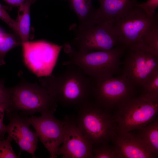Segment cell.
Wrapping results in <instances>:
<instances>
[{"mask_svg":"<svg viewBox=\"0 0 158 158\" xmlns=\"http://www.w3.org/2000/svg\"><path fill=\"white\" fill-rule=\"evenodd\" d=\"M66 68L56 75L39 80L57 103L75 107L91 99L93 80L76 66L66 65Z\"/></svg>","mask_w":158,"mask_h":158,"instance_id":"6da1fadb","label":"cell"},{"mask_svg":"<svg viewBox=\"0 0 158 158\" xmlns=\"http://www.w3.org/2000/svg\"><path fill=\"white\" fill-rule=\"evenodd\" d=\"M126 48L121 44L109 51L82 52L67 43L64 45V50L69 60L63 64L77 66L93 80L108 78L114 77L120 71L121 59Z\"/></svg>","mask_w":158,"mask_h":158,"instance_id":"7a4b0ae2","label":"cell"},{"mask_svg":"<svg viewBox=\"0 0 158 158\" xmlns=\"http://www.w3.org/2000/svg\"><path fill=\"white\" fill-rule=\"evenodd\" d=\"M10 105L6 112L7 115L13 111H19L32 115L54 114L57 103L49 91L37 83H30L22 78L17 85L8 88Z\"/></svg>","mask_w":158,"mask_h":158,"instance_id":"3957f363","label":"cell"},{"mask_svg":"<svg viewBox=\"0 0 158 158\" xmlns=\"http://www.w3.org/2000/svg\"><path fill=\"white\" fill-rule=\"evenodd\" d=\"M78 125L84 135L97 146L107 143L117 134L114 118L107 110L98 105L91 99L76 107Z\"/></svg>","mask_w":158,"mask_h":158,"instance_id":"277c9868","label":"cell"},{"mask_svg":"<svg viewBox=\"0 0 158 158\" xmlns=\"http://www.w3.org/2000/svg\"><path fill=\"white\" fill-rule=\"evenodd\" d=\"M114 118L118 133L129 132L153 121L158 111V97L143 93L133 96L118 107Z\"/></svg>","mask_w":158,"mask_h":158,"instance_id":"5b68a950","label":"cell"},{"mask_svg":"<svg viewBox=\"0 0 158 158\" xmlns=\"http://www.w3.org/2000/svg\"><path fill=\"white\" fill-rule=\"evenodd\" d=\"M74 31L75 37L70 44L79 51H109L122 44L112 26L107 23L78 25Z\"/></svg>","mask_w":158,"mask_h":158,"instance_id":"8992f818","label":"cell"},{"mask_svg":"<svg viewBox=\"0 0 158 158\" xmlns=\"http://www.w3.org/2000/svg\"><path fill=\"white\" fill-rule=\"evenodd\" d=\"M137 3L125 16L112 25L122 44L126 48L139 46L158 24L157 13L153 17H150Z\"/></svg>","mask_w":158,"mask_h":158,"instance_id":"52a82bcc","label":"cell"},{"mask_svg":"<svg viewBox=\"0 0 158 158\" xmlns=\"http://www.w3.org/2000/svg\"><path fill=\"white\" fill-rule=\"evenodd\" d=\"M93 80L92 97L99 106L107 110L118 107L133 96L135 87L122 74Z\"/></svg>","mask_w":158,"mask_h":158,"instance_id":"ba28073f","label":"cell"},{"mask_svg":"<svg viewBox=\"0 0 158 158\" xmlns=\"http://www.w3.org/2000/svg\"><path fill=\"white\" fill-rule=\"evenodd\" d=\"M126 49L122 74L135 87H142L158 70V54L138 47Z\"/></svg>","mask_w":158,"mask_h":158,"instance_id":"9c48e42d","label":"cell"},{"mask_svg":"<svg viewBox=\"0 0 158 158\" xmlns=\"http://www.w3.org/2000/svg\"><path fill=\"white\" fill-rule=\"evenodd\" d=\"M26 67L38 77L49 75L61 47L44 40L22 42Z\"/></svg>","mask_w":158,"mask_h":158,"instance_id":"30bf717a","label":"cell"},{"mask_svg":"<svg viewBox=\"0 0 158 158\" xmlns=\"http://www.w3.org/2000/svg\"><path fill=\"white\" fill-rule=\"evenodd\" d=\"M64 122L62 145L57 150V156L63 158L93 157V145L78 127L74 115H66Z\"/></svg>","mask_w":158,"mask_h":158,"instance_id":"8fae6325","label":"cell"},{"mask_svg":"<svg viewBox=\"0 0 158 158\" xmlns=\"http://www.w3.org/2000/svg\"><path fill=\"white\" fill-rule=\"evenodd\" d=\"M54 114L32 116L26 118L34 128L38 138L50 154V158L57 157V150L62 144L64 135L63 120L55 118Z\"/></svg>","mask_w":158,"mask_h":158,"instance_id":"7c38bea8","label":"cell"},{"mask_svg":"<svg viewBox=\"0 0 158 158\" xmlns=\"http://www.w3.org/2000/svg\"><path fill=\"white\" fill-rule=\"evenodd\" d=\"M9 117L10 122L6 125V133L18 145L21 151H25L35 158V153L38 141L36 132L31 129L30 125L26 117L15 114Z\"/></svg>","mask_w":158,"mask_h":158,"instance_id":"4fadbf2b","label":"cell"},{"mask_svg":"<svg viewBox=\"0 0 158 158\" xmlns=\"http://www.w3.org/2000/svg\"><path fill=\"white\" fill-rule=\"evenodd\" d=\"M121 158H151L156 157L138 137L130 132L117 133L112 138Z\"/></svg>","mask_w":158,"mask_h":158,"instance_id":"5bb4252c","label":"cell"},{"mask_svg":"<svg viewBox=\"0 0 158 158\" xmlns=\"http://www.w3.org/2000/svg\"><path fill=\"white\" fill-rule=\"evenodd\" d=\"M99 7L96 9V23L111 25L125 16L137 3L133 0H98Z\"/></svg>","mask_w":158,"mask_h":158,"instance_id":"9a60e30c","label":"cell"},{"mask_svg":"<svg viewBox=\"0 0 158 158\" xmlns=\"http://www.w3.org/2000/svg\"><path fill=\"white\" fill-rule=\"evenodd\" d=\"M78 18L79 26L96 23V10L92 0H66Z\"/></svg>","mask_w":158,"mask_h":158,"instance_id":"2e32d148","label":"cell"},{"mask_svg":"<svg viewBox=\"0 0 158 158\" xmlns=\"http://www.w3.org/2000/svg\"><path fill=\"white\" fill-rule=\"evenodd\" d=\"M136 135L148 150L156 157L158 154V120L140 129Z\"/></svg>","mask_w":158,"mask_h":158,"instance_id":"e0dca14e","label":"cell"},{"mask_svg":"<svg viewBox=\"0 0 158 158\" xmlns=\"http://www.w3.org/2000/svg\"><path fill=\"white\" fill-rule=\"evenodd\" d=\"M34 0H27L18 7L17 24V35L21 43L29 41L30 25V9Z\"/></svg>","mask_w":158,"mask_h":158,"instance_id":"ac0fdd59","label":"cell"},{"mask_svg":"<svg viewBox=\"0 0 158 158\" xmlns=\"http://www.w3.org/2000/svg\"><path fill=\"white\" fill-rule=\"evenodd\" d=\"M21 43L13 34L2 33L0 37V66L5 64L4 59L7 53Z\"/></svg>","mask_w":158,"mask_h":158,"instance_id":"d6986e66","label":"cell"},{"mask_svg":"<svg viewBox=\"0 0 158 158\" xmlns=\"http://www.w3.org/2000/svg\"><path fill=\"white\" fill-rule=\"evenodd\" d=\"M136 47L158 54V24L152 29L141 44Z\"/></svg>","mask_w":158,"mask_h":158,"instance_id":"ffe728a7","label":"cell"},{"mask_svg":"<svg viewBox=\"0 0 158 158\" xmlns=\"http://www.w3.org/2000/svg\"><path fill=\"white\" fill-rule=\"evenodd\" d=\"M93 152L94 158H121L115 148L108 145L107 143L93 148Z\"/></svg>","mask_w":158,"mask_h":158,"instance_id":"44dd1931","label":"cell"},{"mask_svg":"<svg viewBox=\"0 0 158 158\" xmlns=\"http://www.w3.org/2000/svg\"><path fill=\"white\" fill-rule=\"evenodd\" d=\"M142 87L143 93L158 97V70L151 76Z\"/></svg>","mask_w":158,"mask_h":158,"instance_id":"7402d4cb","label":"cell"},{"mask_svg":"<svg viewBox=\"0 0 158 158\" xmlns=\"http://www.w3.org/2000/svg\"><path fill=\"white\" fill-rule=\"evenodd\" d=\"M12 138L8 135L7 138L0 139V158H18L11 145Z\"/></svg>","mask_w":158,"mask_h":158,"instance_id":"603a6c76","label":"cell"},{"mask_svg":"<svg viewBox=\"0 0 158 158\" xmlns=\"http://www.w3.org/2000/svg\"><path fill=\"white\" fill-rule=\"evenodd\" d=\"M4 79L0 80V108L5 112L8 109L10 105V99L8 88L4 85Z\"/></svg>","mask_w":158,"mask_h":158,"instance_id":"cb8c5ba5","label":"cell"},{"mask_svg":"<svg viewBox=\"0 0 158 158\" xmlns=\"http://www.w3.org/2000/svg\"><path fill=\"white\" fill-rule=\"evenodd\" d=\"M137 5L150 17H153L157 14L155 11L158 7V0H147L145 2L137 3Z\"/></svg>","mask_w":158,"mask_h":158,"instance_id":"d4e9b609","label":"cell"},{"mask_svg":"<svg viewBox=\"0 0 158 158\" xmlns=\"http://www.w3.org/2000/svg\"><path fill=\"white\" fill-rule=\"evenodd\" d=\"M0 19L6 23L17 35V24L16 21L11 17L0 3Z\"/></svg>","mask_w":158,"mask_h":158,"instance_id":"484cf974","label":"cell"},{"mask_svg":"<svg viewBox=\"0 0 158 158\" xmlns=\"http://www.w3.org/2000/svg\"><path fill=\"white\" fill-rule=\"evenodd\" d=\"M4 112L0 108V139H4V135L6 133V125L3 123Z\"/></svg>","mask_w":158,"mask_h":158,"instance_id":"4316f807","label":"cell"},{"mask_svg":"<svg viewBox=\"0 0 158 158\" xmlns=\"http://www.w3.org/2000/svg\"><path fill=\"white\" fill-rule=\"evenodd\" d=\"M7 4L13 6L19 7L27 0H3Z\"/></svg>","mask_w":158,"mask_h":158,"instance_id":"83f0119b","label":"cell"},{"mask_svg":"<svg viewBox=\"0 0 158 158\" xmlns=\"http://www.w3.org/2000/svg\"><path fill=\"white\" fill-rule=\"evenodd\" d=\"M133 0L135 1H136V0Z\"/></svg>","mask_w":158,"mask_h":158,"instance_id":"f1b7e54d","label":"cell"},{"mask_svg":"<svg viewBox=\"0 0 158 158\" xmlns=\"http://www.w3.org/2000/svg\"><path fill=\"white\" fill-rule=\"evenodd\" d=\"M35 1L36 0H34Z\"/></svg>","mask_w":158,"mask_h":158,"instance_id":"f546056e","label":"cell"}]
</instances>
